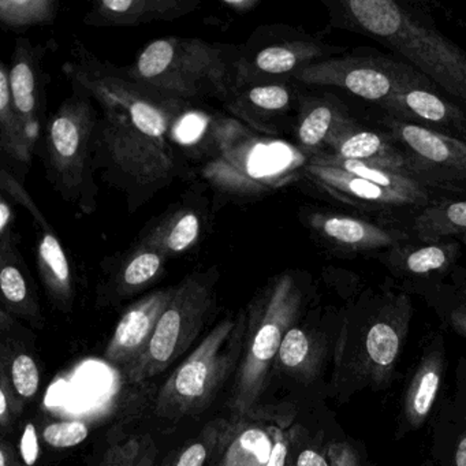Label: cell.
Instances as JSON below:
<instances>
[{
    "label": "cell",
    "instance_id": "cell-22",
    "mask_svg": "<svg viewBox=\"0 0 466 466\" xmlns=\"http://www.w3.org/2000/svg\"><path fill=\"white\" fill-rule=\"evenodd\" d=\"M40 54L28 40H18L9 69L13 106L25 127L29 140L36 146L42 132V77Z\"/></svg>",
    "mask_w": 466,
    "mask_h": 466
},
{
    "label": "cell",
    "instance_id": "cell-35",
    "mask_svg": "<svg viewBox=\"0 0 466 466\" xmlns=\"http://www.w3.org/2000/svg\"><path fill=\"white\" fill-rule=\"evenodd\" d=\"M58 15V4L54 0H2L0 21L10 29L54 23Z\"/></svg>",
    "mask_w": 466,
    "mask_h": 466
},
{
    "label": "cell",
    "instance_id": "cell-1",
    "mask_svg": "<svg viewBox=\"0 0 466 466\" xmlns=\"http://www.w3.org/2000/svg\"><path fill=\"white\" fill-rule=\"evenodd\" d=\"M67 66L73 83L102 107L97 166H106L132 196L166 187L181 174L182 163L170 136L187 105L149 91L88 58Z\"/></svg>",
    "mask_w": 466,
    "mask_h": 466
},
{
    "label": "cell",
    "instance_id": "cell-5",
    "mask_svg": "<svg viewBox=\"0 0 466 466\" xmlns=\"http://www.w3.org/2000/svg\"><path fill=\"white\" fill-rule=\"evenodd\" d=\"M307 272L286 271L272 278L247 310L244 350L231 391V410L248 416L263 395L289 329L301 320L312 301Z\"/></svg>",
    "mask_w": 466,
    "mask_h": 466
},
{
    "label": "cell",
    "instance_id": "cell-12",
    "mask_svg": "<svg viewBox=\"0 0 466 466\" xmlns=\"http://www.w3.org/2000/svg\"><path fill=\"white\" fill-rule=\"evenodd\" d=\"M217 157L203 174L218 189L237 195H258L277 184L274 143L233 119L214 127Z\"/></svg>",
    "mask_w": 466,
    "mask_h": 466
},
{
    "label": "cell",
    "instance_id": "cell-16",
    "mask_svg": "<svg viewBox=\"0 0 466 466\" xmlns=\"http://www.w3.org/2000/svg\"><path fill=\"white\" fill-rule=\"evenodd\" d=\"M462 242L457 238L400 242L373 258L380 261L402 290L424 283L447 279L458 268Z\"/></svg>",
    "mask_w": 466,
    "mask_h": 466
},
{
    "label": "cell",
    "instance_id": "cell-42",
    "mask_svg": "<svg viewBox=\"0 0 466 466\" xmlns=\"http://www.w3.org/2000/svg\"><path fill=\"white\" fill-rule=\"evenodd\" d=\"M329 443H313L299 447L293 466H329Z\"/></svg>",
    "mask_w": 466,
    "mask_h": 466
},
{
    "label": "cell",
    "instance_id": "cell-45",
    "mask_svg": "<svg viewBox=\"0 0 466 466\" xmlns=\"http://www.w3.org/2000/svg\"><path fill=\"white\" fill-rule=\"evenodd\" d=\"M0 466H23L15 454V447L9 441H2L0 449Z\"/></svg>",
    "mask_w": 466,
    "mask_h": 466
},
{
    "label": "cell",
    "instance_id": "cell-48",
    "mask_svg": "<svg viewBox=\"0 0 466 466\" xmlns=\"http://www.w3.org/2000/svg\"><path fill=\"white\" fill-rule=\"evenodd\" d=\"M421 466H435V463H433L432 461H425Z\"/></svg>",
    "mask_w": 466,
    "mask_h": 466
},
{
    "label": "cell",
    "instance_id": "cell-7",
    "mask_svg": "<svg viewBox=\"0 0 466 466\" xmlns=\"http://www.w3.org/2000/svg\"><path fill=\"white\" fill-rule=\"evenodd\" d=\"M248 315L228 316L214 327L157 392L155 413L168 421L201 413L217 397L244 350Z\"/></svg>",
    "mask_w": 466,
    "mask_h": 466
},
{
    "label": "cell",
    "instance_id": "cell-41",
    "mask_svg": "<svg viewBox=\"0 0 466 466\" xmlns=\"http://www.w3.org/2000/svg\"><path fill=\"white\" fill-rule=\"evenodd\" d=\"M329 466H364L361 452L350 441H332L329 443Z\"/></svg>",
    "mask_w": 466,
    "mask_h": 466
},
{
    "label": "cell",
    "instance_id": "cell-26",
    "mask_svg": "<svg viewBox=\"0 0 466 466\" xmlns=\"http://www.w3.org/2000/svg\"><path fill=\"white\" fill-rule=\"evenodd\" d=\"M0 290L4 309L10 315L37 323L42 319L29 272L13 236L0 239Z\"/></svg>",
    "mask_w": 466,
    "mask_h": 466
},
{
    "label": "cell",
    "instance_id": "cell-33",
    "mask_svg": "<svg viewBox=\"0 0 466 466\" xmlns=\"http://www.w3.org/2000/svg\"><path fill=\"white\" fill-rule=\"evenodd\" d=\"M167 258L151 248L136 245L114 278L116 293L130 296L143 290L162 275Z\"/></svg>",
    "mask_w": 466,
    "mask_h": 466
},
{
    "label": "cell",
    "instance_id": "cell-21",
    "mask_svg": "<svg viewBox=\"0 0 466 466\" xmlns=\"http://www.w3.org/2000/svg\"><path fill=\"white\" fill-rule=\"evenodd\" d=\"M290 81H248L237 89L228 107L258 132L274 133L269 122L299 110L301 95Z\"/></svg>",
    "mask_w": 466,
    "mask_h": 466
},
{
    "label": "cell",
    "instance_id": "cell-6",
    "mask_svg": "<svg viewBox=\"0 0 466 466\" xmlns=\"http://www.w3.org/2000/svg\"><path fill=\"white\" fill-rule=\"evenodd\" d=\"M302 173L332 200L378 219L410 223L422 209L443 201L405 171L329 154L308 157Z\"/></svg>",
    "mask_w": 466,
    "mask_h": 466
},
{
    "label": "cell",
    "instance_id": "cell-2",
    "mask_svg": "<svg viewBox=\"0 0 466 466\" xmlns=\"http://www.w3.org/2000/svg\"><path fill=\"white\" fill-rule=\"evenodd\" d=\"M411 296L397 283L368 286L340 307L327 395L346 403L391 389L413 319Z\"/></svg>",
    "mask_w": 466,
    "mask_h": 466
},
{
    "label": "cell",
    "instance_id": "cell-13",
    "mask_svg": "<svg viewBox=\"0 0 466 466\" xmlns=\"http://www.w3.org/2000/svg\"><path fill=\"white\" fill-rule=\"evenodd\" d=\"M301 222L318 244L343 258L375 256L413 237L406 223L316 207L302 211Z\"/></svg>",
    "mask_w": 466,
    "mask_h": 466
},
{
    "label": "cell",
    "instance_id": "cell-31",
    "mask_svg": "<svg viewBox=\"0 0 466 466\" xmlns=\"http://www.w3.org/2000/svg\"><path fill=\"white\" fill-rule=\"evenodd\" d=\"M411 236L422 241L458 238L466 234V198L439 201L410 222Z\"/></svg>",
    "mask_w": 466,
    "mask_h": 466
},
{
    "label": "cell",
    "instance_id": "cell-18",
    "mask_svg": "<svg viewBox=\"0 0 466 466\" xmlns=\"http://www.w3.org/2000/svg\"><path fill=\"white\" fill-rule=\"evenodd\" d=\"M431 458L439 466H466V351L431 417Z\"/></svg>",
    "mask_w": 466,
    "mask_h": 466
},
{
    "label": "cell",
    "instance_id": "cell-44",
    "mask_svg": "<svg viewBox=\"0 0 466 466\" xmlns=\"http://www.w3.org/2000/svg\"><path fill=\"white\" fill-rule=\"evenodd\" d=\"M13 222H15V215H13L12 206L6 195H4L0 201V239L13 236Z\"/></svg>",
    "mask_w": 466,
    "mask_h": 466
},
{
    "label": "cell",
    "instance_id": "cell-23",
    "mask_svg": "<svg viewBox=\"0 0 466 466\" xmlns=\"http://www.w3.org/2000/svg\"><path fill=\"white\" fill-rule=\"evenodd\" d=\"M353 119L342 100L331 94L301 96L296 119V138L308 157L323 154L331 138Z\"/></svg>",
    "mask_w": 466,
    "mask_h": 466
},
{
    "label": "cell",
    "instance_id": "cell-28",
    "mask_svg": "<svg viewBox=\"0 0 466 466\" xmlns=\"http://www.w3.org/2000/svg\"><path fill=\"white\" fill-rule=\"evenodd\" d=\"M282 421L272 425L247 424L237 420L230 438L219 452L217 466H266L274 449L275 438Z\"/></svg>",
    "mask_w": 466,
    "mask_h": 466
},
{
    "label": "cell",
    "instance_id": "cell-30",
    "mask_svg": "<svg viewBox=\"0 0 466 466\" xmlns=\"http://www.w3.org/2000/svg\"><path fill=\"white\" fill-rule=\"evenodd\" d=\"M200 234L201 218L198 212L182 208L157 220L138 244L157 250L168 258L187 252L198 241Z\"/></svg>",
    "mask_w": 466,
    "mask_h": 466
},
{
    "label": "cell",
    "instance_id": "cell-4",
    "mask_svg": "<svg viewBox=\"0 0 466 466\" xmlns=\"http://www.w3.org/2000/svg\"><path fill=\"white\" fill-rule=\"evenodd\" d=\"M127 76L185 105L207 99L228 105L242 83V54L200 39L163 37L141 51Z\"/></svg>",
    "mask_w": 466,
    "mask_h": 466
},
{
    "label": "cell",
    "instance_id": "cell-32",
    "mask_svg": "<svg viewBox=\"0 0 466 466\" xmlns=\"http://www.w3.org/2000/svg\"><path fill=\"white\" fill-rule=\"evenodd\" d=\"M0 148L10 159L24 166H29L35 149L13 106L9 67L5 64L0 65Z\"/></svg>",
    "mask_w": 466,
    "mask_h": 466
},
{
    "label": "cell",
    "instance_id": "cell-8",
    "mask_svg": "<svg viewBox=\"0 0 466 466\" xmlns=\"http://www.w3.org/2000/svg\"><path fill=\"white\" fill-rule=\"evenodd\" d=\"M99 116L88 92L75 84L47 127V167L56 189L84 212L96 207V130Z\"/></svg>",
    "mask_w": 466,
    "mask_h": 466
},
{
    "label": "cell",
    "instance_id": "cell-17",
    "mask_svg": "<svg viewBox=\"0 0 466 466\" xmlns=\"http://www.w3.org/2000/svg\"><path fill=\"white\" fill-rule=\"evenodd\" d=\"M346 54V47L329 45L318 37L291 31L264 46L252 58L242 56V83L291 80L294 73L316 62Z\"/></svg>",
    "mask_w": 466,
    "mask_h": 466
},
{
    "label": "cell",
    "instance_id": "cell-11",
    "mask_svg": "<svg viewBox=\"0 0 466 466\" xmlns=\"http://www.w3.org/2000/svg\"><path fill=\"white\" fill-rule=\"evenodd\" d=\"M405 160V171L441 200L466 198V143L384 114L380 121Z\"/></svg>",
    "mask_w": 466,
    "mask_h": 466
},
{
    "label": "cell",
    "instance_id": "cell-14",
    "mask_svg": "<svg viewBox=\"0 0 466 466\" xmlns=\"http://www.w3.org/2000/svg\"><path fill=\"white\" fill-rule=\"evenodd\" d=\"M339 320L340 307L309 310L305 321L299 320L286 334L275 370L302 386L323 380L332 368Z\"/></svg>",
    "mask_w": 466,
    "mask_h": 466
},
{
    "label": "cell",
    "instance_id": "cell-39",
    "mask_svg": "<svg viewBox=\"0 0 466 466\" xmlns=\"http://www.w3.org/2000/svg\"><path fill=\"white\" fill-rule=\"evenodd\" d=\"M21 410H23V402L13 389L6 368L2 367V370H0V424H2L4 432L12 427L15 417L21 413Z\"/></svg>",
    "mask_w": 466,
    "mask_h": 466
},
{
    "label": "cell",
    "instance_id": "cell-10",
    "mask_svg": "<svg viewBox=\"0 0 466 466\" xmlns=\"http://www.w3.org/2000/svg\"><path fill=\"white\" fill-rule=\"evenodd\" d=\"M291 81L349 92L383 110L390 100L410 86L431 83L413 66L381 54H343L294 73Z\"/></svg>",
    "mask_w": 466,
    "mask_h": 466
},
{
    "label": "cell",
    "instance_id": "cell-43",
    "mask_svg": "<svg viewBox=\"0 0 466 466\" xmlns=\"http://www.w3.org/2000/svg\"><path fill=\"white\" fill-rule=\"evenodd\" d=\"M21 455L26 466H34L39 457V439L34 424H28L21 438Z\"/></svg>",
    "mask_w": 466,
    "mask_h": 466
},
{
    "label": "cell",
    "instance_id": "cell-15",
    "mask_svg": "<svg viewBox=\"0 0 466 466\" xmlns=\"http://www.w3.org/2000/svg\"><path fill=\"white\" fill-rule=\"evenodd\" d=\"M447 368L446 340L441 332H432L425 338L421 353L406 379L395 438H405L430 421L443 390Z\"/></svg>",
    "mask_w": 466,
    "mask_h": 466
},
{
    "label": "cell",
    "instance_id": "cell-34",
    "mask_svg": "<svg viewBox=\"0 0 466 466\" xmlns=\"http://www.w3.org/2000/svg\"><path fill=\"white\" fill-rule=\"evenodd\" d=\"M236 422L218 420L207 425L198 438L184 444L181 449L168 455L162 466H206L212 458L219 455L230 438Z\"/></svg>",
    "mask_w": 466,
    "mask_h": 466
},
{
    "label": "cell",
    "instance_id": "cell-19",
    "mask_svg": "<svg viewBox=\"0 0 466 466\" xmlns=\"http://www.w3.org/2000/svg\"><path fill=\"white\" fill-rule=\"evenodd\" d=\"M384 114L466 143V114L432 83L410 86L383 108Z\"/></svg>",
    "mask_w": 466,
    "mask_h": 466
},
{
    "label": "cell",
    "instance_id": "cell-47",
    "mask_svg": "<svg viewBox=\"0 0 466 466\" xmlns=\"http://www.w3.org/2000/svg\"><path fill=\"white\" fill-rule=\"evenodd\" d=\"M457 239H460V241L462 242L463 245H466V234H463V236L458 237Z\"/></svg>",
    "mask_w": 466,
    "mask_h": 466
},
{
    "label": "cell",
    "instance_id": "cell-20",
    "mask_svg": "<svg viewBox=\"0 0 466 466\" xmlns=\"http://www.w3.org/2000/svg\"><path fill=\"white\" fill-rule=\"evenodd\" d=\"M174 291L176 286L152 291L124 313L103 354L108 362L127 370L143 356Z\"/></svg>",
    "mask_w": 466,
    "mask_h": 466
},
{
    "label": "cell",
    "instance_id": "cell-3",
    "mask_svg": "<svg viewBox=\"0 0 466 466\" xmlns=\"http://www.w3.org/2000/svg\"><path fill=\"white\" fill-rule=\"evenodd\" d=\"M329 25L384 46L466 114V51L424 10L397 0H324Z\"/></svg>",
    "mask_w": 466,
    "mask_h": 466
},
{
    "label": "cell",
    "instance_id": "cell-27",
    "mask_svg": "<svg viewBox=\"0 0 466 466\" xmlns=\"http://www.w3.org/2000/svg\"><path fill=\"white\" fill-rule=\"evenodd\" d=\"M435 313L449 331L466 339V272L458 267L447 279L406 289Z\"/></svg>",
    "mask_w": 466,
    "mask_h": 466
},
{
    "label": "cell",
    "instance_id": "cell-25",
    "mask_svg": "<svg viewBox=\"0 0 466 466\" xmlns=\"http://www.w3.org/2000/svg\"><path fill=\"white\" fill-rule=\"evenodd\" d=\"M323 154L405 171V160L391 136L384 129L365 127L356 118L331 138Z\"/></svg>",
    "mask_w": 466,
    "mask_h": 466
},
{
    "label": "cell",
    "instance_id": "cell-38",
    "mask_svg": "<svg viewBox=\"0 0 466 466\" xmlns=\"http://www.w3.org/2000/svg\"><path fill=\"white\" fill-rule=\"evenodd\" d=\"M89 436V427L84 421L72 420V421L51 422L43 431V439L46 443L56 449H69L78 446Z\"/></svg>",
    "mask_w": 466,
    "mask_h": 466
},
{
    "label": "cell",
    "instance_id": "cell-40",
    "mask_svg": "<svg viewBox=\"0 0 466 466\" xmlns=\"http://www.w3.org/2000/svg\"><path fill=\"white\" fill-rule=\"evenodd\" d=\"M0 187L4 190V195H9L13 200L17 201L18 204L28 209L29 214L34 217L40 228H50V225H48L46 218L43 217L40 209L37 208L36 204L32 200L31 196L26 193V190L21 187L20 182L12 174L7 173L6 168H4L2 173H0Z\"/></svg>",
    "mask_w": 466,
    "mask_h": 466
},
{
    "label": "cell",
    "instance_id": "cell-46",
    "mask_svg": "<svg viewBox=\"0 0 466 466\" xmlns=\"http://www.w3.org/2000/svg\"><path fill=\"white\" fill-rule=\"evenodd\" d=\"M260 4L258 0H225L223 5L230 7L234 12L237 13H248L250 10L255 9L258 5Z\"/></svg>",
    "mask_w": 466,
    "mask_h": 466
},
{
    "label": "cell",
    "instance_id": "cell-9",
    "mask_svg": "<svg viewBox=\"0 0 466 466\" xmlns=\"http://www.w3.org/2000/svg\"><path fill=\"white\" fill-rule=\"evenodd\" d=\"M217 272H195L176 286L143 356L125 370L130 384H141L171 367L193 345L211 312Z\"/></svg>",
    "mask_w": 466,
    "mask_h": 466
},
{
    "label": "cell",
    "instance_id": "cell-29",
    "mask_svg": "<svg viewBox=\"0 0 466 466\" xmlns=\"http://www.w3.org/2000/svg\"><path fill=\"white\" fill-rule=\"evenodd\" d=\"M37 268L56 307L67 310L73 302V277L69 258L53 228H40L37 241Z\"/></svg>",
    "mask_w": 466,
    "mask_h": 466
},
{
    "label": "cell",
    "instance_id": "cell-36",
    "mask_svg": "<svg viewBox=\"0 0 466 466\" xmlns=\"http://www.w3.org/2000/svg\"><path fill=\"white\" fill-rule=\"evenodd\" d=\"M157 446L149 433L130 436L106 451L99 466H154Z\"/></svg>",
    "mask_w": 466,
    "mask_h": 466
},
{
    "label": "cell",
    "instance_id": "cell-24",
    "mask_svg": "<svg viewBox=\"0 0 466 466\" xmlns=\"http://www.w3.org/2000/svg\"><path fill=\"white\" fill-rule=\"evenodd\" d=\"M200 6L196 0H102L92 5L86 24L94 26H138L174 21Z\"/></svg>",
    "mask_w": 466,
    "mask_h": 466
},
{
    "label": "cell",
    "instance_id": "cell-37",
    "mask_svg": "<svg viewBox=\"0 0 466 466\" xmlns=\"http://www.w3.org/2000/svg\"><path fill=\"white\" fill-rule=\"evenodd\" d=\"M2 367H5L2 364ZM6 368V367H5ZM7 370V368H6ZM9 378L21 402L36 397L40 387V370L31 354L20 351L9 362Z\"/></svg>",
    "mask_w": 466,
    "mask_h": 466
}]
</instances>
